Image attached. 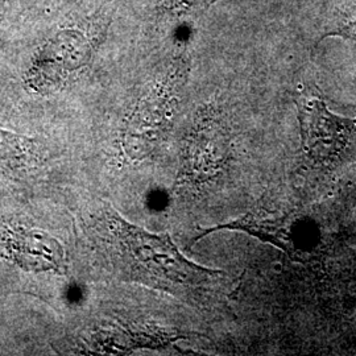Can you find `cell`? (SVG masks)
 <instances>
[{
    "label": "cell",
    "instance_id": "6da1fadb",
    "mask_svg": "<svg viewBox=\"0 0 356 356\" xmlns=\"http://www.w3.org/2000/svg\"><path fill=\"white\" fill-rule=\"evenodd\" d=\"M79 231L94 260L115 279L140 284L195 307L223 305L236 282L223 270L188 260L168 234L129 223L106 202L79 214Z\"/></svg>",
    "mask_w": 356,
    "mask_h": 356
},
{
    "label": "cell",
    "instance_id": "7a4b0ae2",
    "mask_svg": "<svg viewBox=\"0 0 356 356\" xmlns=\"http://www.w3.org/2000/svg\"><path fill=\"white\" fill-rule=\"evenodd\" d=\"M300 122L306 153L321 163L331 161L343 152L356 127V119L332 114L316 98L300 106Z\"/></svg>",
    "mask_w": 356,
    "mask_h": 356
},
{
    "label": "cell",
    "instance_id": "3957f363",
    "mask_svg": "<svg viewBox=\"0 0 356 356\" xmlns=\"http://www.w3.org/2000/svg\"><path fill=\"white\" fill-rule=\"evenodd\" d=\"M0 250L17 266L32 272H66L64 247L41 229L13 226L0 234Z\"/></svg>",
    "mask_w": 356,
    "mask_h": 356
},
{
    "label": "cell",
    "instance_id": "277c9868",
    "mask_svg": "<svg viewBox=\"0 0 356 356\" xmlns=\"http://www.w3.org/2000/svg\"><path fill=\"white\" fill-rule=\"evenodd\" d=\"M219 229H235L251 234L261 239L263 242L272 243L275 247H279L282 251L289 254H294V245L291 238V225L288 216L276 218V216H266L261 211H251L247 216H242L236 220H232L226 225H219L216 227L204 229L198 235L194 242H198L204 236L219 231Z\"/></svg>",
    "mask_w": 356,
    "mask_h": 356
},
{
    "label": "cell",
    "instance_id": "5b68a950",
    "mask_svg": "<svg viewBox=\"0 0 356 356\" xmlns=\"http://www.w3.org/2000/svg\"><path fill=\"white\" fill-rule=\"evenodd\" d=\"M36 159L35 143L31 139L0 129V176L23 170Z\"/></svg>",
    "mask_w": 356,
    "mask_h": 356
},
{
    "label": "cell",
    "instance_id": "8992f818",
    "mask_svg": "<svg viewBox=\"0 0 356 356\" xmlns=\"http://www.w3.org/2000/svg\"><path fill=\"white\" fill-rule=\"evenodd\" d=\"M337 33L343 38L356 40V3L344 13Z\"/></svg>",
    "mask_w": 356,
    "mask_h": 356
}]
</instances>
